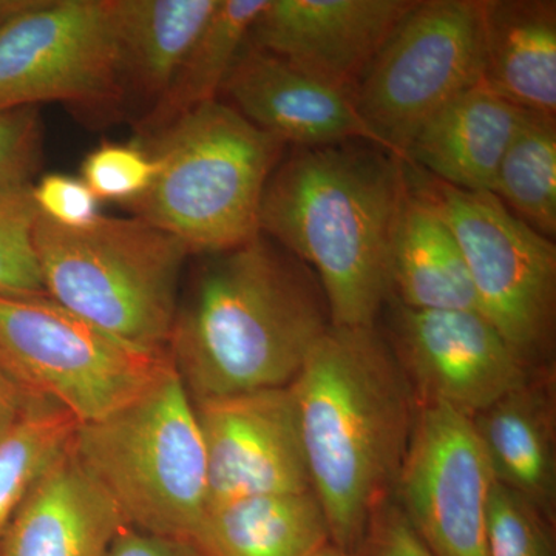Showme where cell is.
Instances as JSON below:
<instances>
[{
    "instance_id": "6da1fadb",
    "label": "cell",
    "mask_w": 556,
    "mask_h": 556,
    "mask_svg": "<svg viewBox=\"0 0 556 556\" xmlns=\"http://www.w3.org/2000/svg\"><path fill=\"white\" fill-rule=\"evenodd\" d=\"M288 388L329 540L356 556L396 489L416 420L412 388L378 329L336 327Z\"/></svg>"
},
{
    "instance_id": "7a4b0ae2",
    "label": "cell",
    "mask_w": 556,
    "mask_h": 556,
    "mask_svg": "<svg viewBox=\"0 0 556 556\" xmlns=\"http://www.w3.org/2000/svg\"><path fill=\"white\" fill-rule=\"evenodd\" d=\"M203 257L167 343L190 399L289 387L331 328L316 274L263 233Z\"/></svg>"
},
{
    "instance_id": "3957f363",
    "label": "cell",
    "mask_w": 556,
    "mask_h": 556,
    "mask_svg": "<svg viewBox=\"0 0 556 556\" xmlns=\"http://www.w3.org/2000/svg\"><path fill=\"white\" fill-rule=\"evenodd\" d=\"M405 192L404 161L362 142L295 148L270 175L260 232L316 274L331 327L376 328Z\"/></svg>"
},
{
    "instance_id": "277c9868",
    "label": "cell",
    "mask_w": 556,
    "mask_h": 556,
    "mask_svg": "<svg viewBox=\"0 0 556 556\" xmlns=\"http://www.w3.org/2000/svg\"><path fill=\"white\" fill-rule=\"evenodd\" d=\"M138 141L156 161V175L127 204L134 217L170 233L190 255L229 251L262 233L263 193L283 141L218 100Z\"/></svg>"
},
{
    "instance_id": "5b68a950",
    "label": "cell",
    "mask_w": 556,
    "mask_h": 556,
    "mask_svg": "<svg viewBox=\"0 0 556 556\" xmlns=\"http://www.w3.org/2000/svg\"><path fill=\"white\" fill-rule=\"evenodd\" d=\"M72 450L127 526L200 546L207 511L206 453L177 371L119 412L80 424Z\"/></svg>"
},
{
    "instance_id": "8992f818",
    "label": "cell",
    "mask_w": 556,
    "mask_h": 556,
    "mask_svg": "<svg viewBox=\"0 0 556 556\" xmlns=\"http://www.w3.org/2000/svg\"><path fill=\"white\" fill-rule=\"evenodd\" d=\"M35 248L49 298L126 342L167 350L190 255L181 241L137 217L68 229L39 215Z\"/></svg>"
},
{
    "instance_id": "52a82bcc",
    "label": "cell",
    "mask_w": 556,
    "mask_h": 556,
    "mask_svg": "<svg viewBox=\"0 0 556 556\" xmlns=\"http://www.w3.org/2000/svg\"><path fill=\"white\" fill-rule=\"evenodd\" d=\"M0 368L33 401L97 422L175 372L169 351L110 334L47 294H0Z\"/></svg>"
},
{
    "instance_id": "ba28073f",
    "label": "cell",
    "mask_w": 556,
    "mask_h": 556,
    "mask_svg": "<svg viewBox=\"0 0 556 556\" xmlns=\"http://www.w3.org/2000/svg\"><path fill=\"white\" fill-rule=\"evenodd\" d=\"M409 188L455 233L479 313L529 367L551 365L556 327V244L511 214L495 193L445 185L405 164Z\"/></svg>"
},
{
    "instance_id": "9c48e42d",
    "label": "cell",
    "mask_w": 556,
    "mask_h": 556,
    "mask_svg": "<svg viewBox=\"0 0 556 556\" xmlns=\"http://www.w3.org/2000/svg\"><path fill=\"white\" fill-rule=\"evenodd\" d=\"M46 102L100 124L126 108L118 0H28L0 22V113Z\"/></svg>"
},
{
    "instance_id": "30bf717a",
    "label": "cell",
    "mask_w": 556,
    "mask_h": 556,
    "mask_svg": "<svg viewBox=\"0 0 556 556\" xmlns=\"http://www.w3.org/2000/svg\"><path fill=\"white\" fill-rule=\"evenodd\" d=\"M485 0H417L354 91V104L408 164L416 135L484 72Z\"/></svg>"
},
{
    "instance_id": "8fae6325",
    "label": "cell",
    "mask_w": 556,
    "mask_h": 556,
    "mask_svg": "<svg viewBox=\"0 0 556 556\" xmlns=\"http://www.w3.org/2000/svg\"><path fill=\"white\" fill-rule=\"evenodd\" d=\"M493 478L468 417L417 405L393 496L431 556H490Z\"/></svg>"
},
{
    "instance_id": "7c38bea8",
    "label": "cell",
    "mask_w": 556,
    "mask_h": 556,
    "mask_svg": "<svg viewBox=\"0 0 556 556\" xmlns=\"http://www.w3.org/2000/svg\"><path fill=\"white\" fill-rule=\"evenodd\" d=\"M391 303L388 346L417 405L471 419L529 378L532 367L479 311H417Z\"/></svg>"
},
{
    "instance_id": "4fadbf2b",
    "label": "cell",
    "mask_w": 556,
    "mask_h": 556,
    "mask_svg": "<svg viewBox=\"0 0 556 556\" xmlns=\"http://www.w3.org/2000/svg\"><path fill=\"white\" fill-rule=\"evenodd\" d=\"M192 402L206 453L207 510L313 490L288 387Z\"/></svg>"
},
{
    "instance_id": "5bb4252c",
    "label": "cell",
    "mask_w": 556,
    "mask_h": 556,
    "mask_svg": "<svg viewBox=\"0 0 556 556\" xmlns=\"http://www.w3.org/2000/svg\"><path fill=\"white\" fill-rule=\"evenodd\" d=\"M416 3L268 0L248 43L353 98L369 64Z\"/></svg>"
},
{
    "instance_id": "9a60e30c",
    "label": "cell",
    "mask_w": 556,
    "mask_h": 556,
    "mask_svg": "<svg viewBox=\"0 0 556 556\" xmlns=\"http://www.w3.org/2000/svg\"><path fill=\"white\" fill-rule=\"evenodd\" d=\"M222 93L244 118L285 144L324 148L365 141L394 155L350 94L251 43L241 50Z\"/></svg>"
},
{
    "instance_id": "2e32d148",
    "label": "cell",
    "mask_w": 556,
    "mask_h": 556,
    "mask_svg": "<svg viewBox=\"0 0 556 556\" xmlns=\"http://www.w3.org/2000/svg\"><path fill=\"white\" fill-rule=\"evenodd\" d=\"M496 482L556 522V372L544 365L470 419Z\"/></svg>"
},
{
    "instance_id": "e0dca14e",
    "label": "cell",
    "mask_w": 556,
    "mask_h": 556,
    "mask_svg": "<svg viewBox=\"0 0 556 556\" xmlns=\"http://www.w3.org/2000/svg\"><path fill=\"white\" fill-rule=\"evenodd\" d=\"M124 527L123 515L70 444L17 508L0 556H104Z\"/></svg>"
},
{
    "instance_id": "ac0fdd59",
    "label": "cell",
    "mask_w": 556,
    "mask_h": 556,
    "mask_svg": "<svg viewBox=\"0 0 556 556\" xmlns=\"http://www.w3.org/2000/svg\"><path fill=\"white\" fill-rule=\"evenodd\" d=\"M526 113L481 80L420 129L408 164L453 188L493 193L501 161Z\"/></svg>"
},
{
    "instance_id": "d6986e66",
    "label": "cell",
    "mask_w": 556,
    "mask_h": 556,
    "mask_svg": "<svg viewBox=\"0 0 556 556\" xmlns=\"http://www.w3.org/2000/svg\"><path fill=\"white\" fill-rule=\"evenodd\" d=\"M482 83L515 108L556 118L555 0H485Z\"/></svg>"
},
{
    "instance_id": "ffe728a7",
    "label": "cell",
    "mask_w": 556,
    "mask_h": 556,
    "mask_svg": "<svg viewBox=\"0 0 556 556\" xmlns=\"http://www.w3.org/2000/svg\"><path fill=\"white\" fill-rule=\"evenodd\" d=\"M390 299L417 311H479L455 233L430 201L409 188L390 249Z\"/></svg>"
},
{
    "instance_id": "44dd1931",
    "label": "cell",
    "mask_w": 556,
    "mask_h": 556,
    "mask_svg": "<svg viewBox=\"0 0 556 556\" xmlns=\"http://www.w3.org/2000/svg\"><path fill=\"white\" fill-rule=\"evenodd\" d=\"M219 0H118L121 78L126 100L149 112L169 89Z\"/></svg>"
},
{
    "instance_id": "7402d4cb",
    "label": "cell",
    "mask_w": 556,
    "mask_h": 556,
    "mask_svg": "<svg viewBox=\"0 0 556 556\" xmlns=\"http://www.w3.org/2000/svg\"><path fill=\"white\" fill-rule=\"evenodd\" d=\"M328 543L327 518L313 490L208 508L199 541L207 556H313Z\"/></svg>"
},
{
    "instance_id": "603a6c76",
    "label": "cell",
    "mask_w": 556,
    "mask_h": 556,
    "mask_svg": "<svg viewBox=\"0 0 556 556\" xmlns=\"http://www.w3.org/2000/svg\"><path fill=\"white\" fill-rule=\"evenodd\" d=\"M266 5L268 0H219L169 89L138 119V139L150 138L186 113L218 100L252 25Z\"/></svg>"
},
{
    "instance_id": "cb8c5ba5",
    "label": "cell",
    "mask_w": 556,
    "mask_h": 556,
    "mask_svg": "<svg viewBox=\"0 0 556 556\" xmlns=\"http://www.w3.org/2000/svg\"><path fill=\"white\" fill-rule=\"evenodd\" d=\"M493 193L541 236H556V118L527 112L497 169Z\"/></svg>"
},
{
    "instance_id": "d4e9b609",
    "label": "cell",
    "mask_w": 556,
    "mask_h": 556,
    "mask_svg": "<svg viewBox=\"0 0 556 556\" xmlns=\"http://www.w3.org/2000/svg\"><path fill=\"white\" fill-rule=\"evenodd\" d=\"M79 426L67 409L39 402L0 438V551L17 508L42 475L64 455Z\"/></svg>"
},
{
    "instance_id": "484cf974",
    "label": "cell",
    "mask_w": 556,
    "mask_h": 556,
    "mask_svg": "<svg viewBox=\"0 0 556 556\" xmlns=\"http://www.w3.org/2000/svg\"><path fill=\"white\" fill-rule=\"evenodd\" d=\"M31 190L33 185L0 199V294H46L35 248L40 214Z\"/></svg>"
},
{
    "instance_id": "4316f807",
    "label": "cell",
    "mask_w": 556,
    "mask_h": 556,
    "mask_svg": "<svg viewBox=\"0 0 556 556\" xmlns=\"http://www.w3.org/2000/svg\"><path fill=\"white\" fill-rule=\"evenodd\" d=\"M490 556H556V522L493 481L489 500Z\"/></svg>"
},
{
    "instance_id": "83f0119b",
    "label": "cell",
    "mask_w": 556,
    "mask_h": 556,
    "mask_svg": "<svg viewBox=\"0 0 556 556\" xmlns=\"http://www.w3.org/2000/svg\"><path fill=\"white\" fill-rule=\"evenodd\" d=\"M156 161L141 142L105 141L80 166V179L100 201L130 204L152 185Z\"/></svg>"
},
{
    "instance_id": "f1b7e54d",
    "label": "cell",
    "mask_w": 556,
    "mask_h": 556,
    "mask_svg": "<svg viewBox=\"0 0 556 556\" xmlns=\"http://www.w3.org/2000/svg\"><path fill=\"white\" fill-rule=\"evenodd\" d=\"M39 109L0 113V199L31 186L42 161Z\"/></svg>"
},
{
    "instance_id": "f546056e",
    "label": "cell",
    "mask_w": 556,
    "mask_h": 556,
    "mask_svg": "<svg viewBox=\"0 0 556 556\" xmlns=\"http://www.w3.org/2000/svg\"><path fill=\"white\" fill-rule=\"evenodd\" d=\"M31 192L40 217L62 228H87L101 217L100 200L78 177L43 175L38 185H33Z\"/></svg>"
},
{
    "instance_id": "4dcf8cb0",
    "label": "cell",
    "mask_w": 556,
    "mask_h": 556,
    "mask_svg": "<svg viewBox=\"0 0 556 556\" xmlns=\"http://www.w3.org/2000/svg\"><path fill=\"white\" fill-rule=\"evenodd\" d=\"M356 556H431L412 522L391 496L375 511Z\"/></svg>"
},
{
    "instance_id": "1f68e13d",
    "label": "cell",
    "mask_w": 556,
    "mask_h": 556,
    "mask_svg": "<svg viewBox=\"0 0 556 556\" xmlns=\"http://www.w3.org/2000/svg\"><path fill=\"white\" fill-rule=\"evenodd\" d=\"M104 556H207L190 541L152 535L134 527H124Z\"/></svg>"
},
{
    "instance_id": "d6a6232c",
    "label": "cell",
    "mask_w": 556,
    "mask_h": 556,
    "mask_svg": "<svg viewBox=\"0 0 556 556\" xmlns=\"http://www.w3.org/2000/svg\"><path fill=\"white\" fill-rule=\"evenodd\" d=\"M36 404L39 401L28 397L0 368V438L16 427Z\"/></svg>"
},
{
    "instance_id": "836d02e7",
    "label": "cell",
    "mask_w": 556,
    "mask_h": 556,
    "mask_svg": "<svg viewBox=\"0 0 556 556\" xmlns=\"http://www.w3.org/2000/svg\"><path fill=\"white\" fill-rule=\"evenodd\" d=\"M27 2L28 0H0V22L27 5Z\"/></svg>"
},
{
    "instance_id": "e575fe53",
    "label": "cell",
    "mask_w": 556,
    "mask_h": 556,
    "mask_svg": "<svg viewBox=\"0 0 556 556\" xmlns=\"http://www.w3.org/2000/svg\"><path fill=\"white\" fill-rule=\"evenodd\" d=\"M313 556H354V555L348 554V552L342 551V548L334 546V544H332V543H328L327 546L321 547L320 551H318L317 554H314Z\"/></svg>"
}]
</instances>
